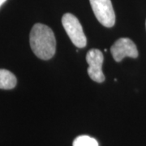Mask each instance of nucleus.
<instances>
[{
	"label": "nucleus",
	"mask_w": 146,
	"mask_h": 146,
	"mask_svg": "<svg viewBox=\"0 0 146 146\" xmlns=\"http://www.w3.org/2000/svg\"><path fill=\"white\" fill-rule=\"evenodd\" d=\"M29 42L33 52L41 59H50L55 54L56 41L52 29L37 23L32 28Z\"/></svg>",
	"instance_id": "f257e3e1"
},
{
	"label": "nucleus",
	"mask_w": 146,
	"mask_h": 146,
	"mask_svg": "<svg viewBox=\"0 0 146 146\" xmlns=\"http://www.w3.org/2000/svg\"><path fill=\"white\" fill-rule=\"evenodd\" d=\"M62 24L73 44L78 48L87 45V39L79 20L71 13H66L62 17Z\"/></svg>",
	"instance_id": "f03ea898"
},
{
	"label": "nucleus",
	"mask_w": 146,
	"mask_h": 146,
	"mask_svg": "<svg viewBox=\"0 0 146 146\" xmlns=\"http://www.w3.org/2000/svg\"><path fill=\"white\" fill-rule=\"evenodd\" d=\"M97 20L106 28L115 25V14L110 0H89Z\"/></svg>",
	"instance_id": "7ed1b4c3"
},
{
	"label": "nucleus",
	"mask_w": 146,
	"mask_h": 146,
	"mask_svg": "<svg viewBox=\"0 0 146 146\" xmlns=\"http://www.w3.org/2000/svg\"><path fill=\"white\" fill-rule=\"evenodd\" d=\"M86 61L89 64L87 71L89 77L95 82H103L105 80V75L102 68L104 61V56L102 51L98 49L90 50L86 54Z\"/></svg>",
	"instance_id": "20e7f679"
},
{
	"label": "nucleus",
	"mask_w": 146,
	"mask_h": 146,
	"mask_svg": "<svg viewBox=\"0 0 146 146\" xmlns=\"http://www.w3.org/2000/svg\"><path fill=\"white\" fill-rule=\"evenodd\" d=\"M110 51L116 62H120L126 57L136 58L139 54L136 44L127 37L117 40L110 48Z\"/></svg>",
	"instance_id": "39448f33"
},
{
	"label": "nucleus",
	"mask_w": 146,
	"mask_h": 146,
	"mask_svg": "<svg viewBox=\"0 0 146 146\" xmlns=\"http://www.w3.org/2000/svg\"><path fill=\"white\" fill-rule=\"evenodd\" d=\"M17 83L16 76L10 71L0 69V89H12Z\"/></svg>",
	"instance_id": "423d86ee"
},
{
	"label": "nucleus",
	"mask_w": 146,
	"mask_h": 146,
	"mask_svg": "<svg viewBox=\"0 0 146 146\" xmlns=\"http://www.w3.org/2000/svg\"><path fill=\"white\" fill-rule=\"evenodd\" d=\"M73 146H99V145L94 138L84 135L78 136L74 140Z\"/></svg>",
	"instance_id": "0eeeda50"
},
{
	"label": "nucleus",
	"mask_w": 146,
	"mask_h": 146,
	"mask_svg": "<svg viewBox=\"0 0 146 146\" xmlns=\"http://www.w3.org/2000/svg\"><path fill=\"white\" fill-rule=\"evenodd\" d=\"M6 1H7V0H0V7L3 5V4L5 3Z\"/></svg>",
	"instance_id": "6e6552de"
},
{
	"label": "nucleus",
	"mask_w": 146,
	"mask_h": 146,
	"mask_svg": "<svg viewBox=\"0 0 146 146\" xmlns=\"http://www.w3.org/2000/svg\"><path fill=\"white\" fill-rule=\"evenodd\" d=\"M145 26H146V22H145Z\"/></svg>",
	"instance_id": "1a4fd4ad"
}]
</instances>
